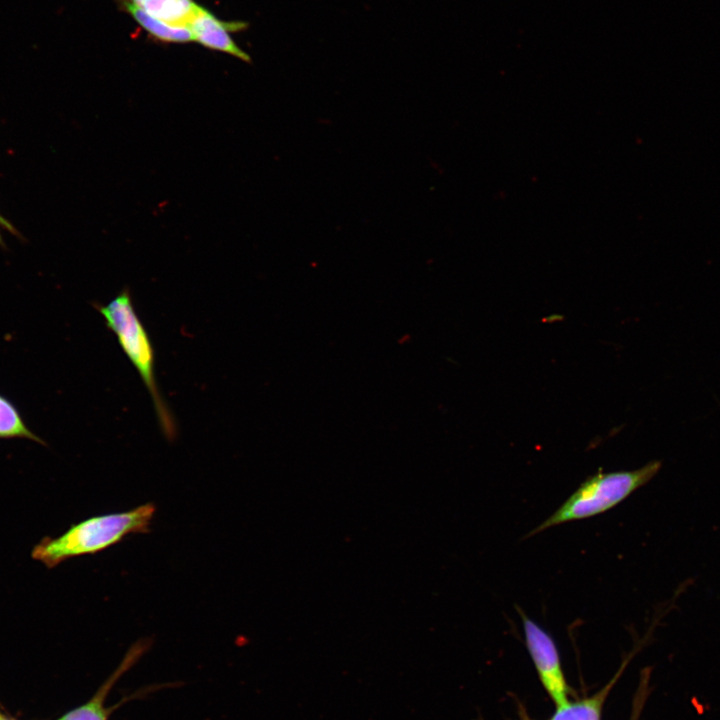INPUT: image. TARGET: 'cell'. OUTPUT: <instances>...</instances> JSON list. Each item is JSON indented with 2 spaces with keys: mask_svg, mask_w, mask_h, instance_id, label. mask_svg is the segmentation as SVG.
I'll return each instance as SVG.
<instances>
[{
  "mask_svg": "<svg viewBox=\"0 0 720 720\" xmlns=\"http://www.w3.org/2000/svg\"><path fill=\"white\" fill-rule=\"evenodd\" d=\"M614 682L615 679L592 697L557 706L551 720H600L603 703Z\"/></svg>",
  "mask_w": 720,
  "mask_h": 720,
  "instance_id": "cell-8",
  "label": "cell"
},
{
  "mask_svg": "<svg viewBox=\"0 0 720 720\" xmlns=\"http://www.w3.org/2000/svg\"><path fill=\"white\" fill-rule=\"evenodd\" d=\"M0 720H8L3 715L0 714Z\"/></svg>",
  "mask_w": 720,
  "mask_h": 720,
  "instance_id": "cell-12",
  "label": "cell"
},
{
  "mask_svg": "<svg viewBox=\"0 0 720 720\" xmlns=\"http://www.w3.org/2000/svg\"><path fill=\"white\" fill-rule=\"evenodd\" d=\"M95 308L103 317L106 327L115 334L121 349L149 392L163 434L173 439L176 423L157 387L153 344L134 309L130 291L123 289L105 305L96 304Z\"/></svg>",
  "mask_w": 720,
  "mask_h": 720,
  "instance_id": "cell-2",
  "label": "cell"
},
{
  "mask_svg": "<svg viewBox=\"0 0 720 720\" xmlns=\"http://www.w3.org/2000/svg\"><path fill=\"white\" fill-rule=\"evenodd\" d=\"M25 438L41 444L44 442L25 424L14 404L0 394V439Z\"/></svg>",
  "mask_w": 720,
  "mask_h": 720,
  "instance_id": "cell-9",
  "label": "cell"
},
{
  "mask_svg": "<svg viewBox=\"0 0 720 720\" xmlns=\"http://www.w3.org/2000/svg\"><path fill=\"white\" fill-rule=\"evenodd\" d=\"M522 619L525 642L539 678L557 706L566 704L567 684L557 646L549 633L517 608Z\"/></svg>",
  "mask_w": 720,
  "mask_h": 720,
  "instance_id": "cell-4",
  "label": "cell"
},
{
  "mask_svg": "<svg viewBox=\"0 0 720 720\" xmlns=\"http://www.w3.org/2000/svg\"><path fill=\"white\" fill-rule=\"evenodd\" d=\"M149 15L174 26H187L201 10L194 0H131Z\"/></svg>",
  "mask_w": 720,
  "mask_h": 720,
  "instance_id": "cell-6",
  "label": "cell"
},
{
  "mask_svg": "<svg viewBox=\"0 0 720 720\" xmlns=\"http://www.w3.org/2000/svg\"><path fill=\"white\" fill-rule=\"evenodd\" d=\"M59 720H106L102 704L96 698L64 715Z\"/></svg>",
  "mask_w": 720,
  "mask_h": 720,
  "instance_id": "cell-10",
  "label": "cell"
},
{
  "mask_svg": "<svg viewBox=\"0 0 720 720\" xmlns=\"http://www.w3.org/2000/svg\"><path fill=\"white\" fill-rule=\"evenodd\" d=\"M1 230H6V231H8L9 233H11V234L14 235V236L21 237L20 233H19L18 230L12 225V223H11L10 221H8L6 218H4V217L0 214V245H3V246H4L3 238H2V235H1Z\"/></svg>",
  "mask_w": 720,
  "mask_h": 720,
  "instance_id": "cell-11",
  "label": "cell"
},
{
  "mask_svg": "<svg viewBox=\"0 0 720 720\" xmlns=\"http://www.w3.org/2000/svg\"><path fill=\"white\" fill-rule=\"evenodd\" d=\"M154 514L155 506L147 503L125 512L85 519L56 538H44L33 548L32 558L53 568L69 558L98 553L128 535L147 532Z\"/></svg>",
  "mask_w": 720,
  "mask_h": 720,
  "instance_id": "cell-1",
  "label": "cell"
},
{
  "mask_svg": "<svg viewBox=\"0 0 720 720\" xmlns=\"http://www.w3.org/2000/svg\"><path fill=\"white\" fill-rule=\"evenodd\" d=\"M122 7L153 38L166 43H187L194 41L187 26H174L146 13L131 0H122Z\"/></svg>",
  "mask_w": 720,
  "mask_h": 720,
  "instance_id": "cell-7",
  "label": "cell"
},
{
  "mask_svg": "<svg viewBox=\"0 0 720 720\" xmlns=\"http://www.w3.org/2000/svg\"><path fill=\"white\" fill-rule=\"evenodd\" d=\"M247 26L243 22H226L217 18L209 10L202 7L189 23L188 27L194 41L202 46L230 54L238 59L249 62L250 56L244 52L230 36V32L239 31Z\"/></svg>",
  "mask_w": 720,
  "mask_h": 720,
  "instance_id": "cell-5",
  "label": "cell"
},
{
  "mask_svg": "<svg viewBox=\"0 0 720 720\" xmlns=\"http://www.w3.org/2000/svg\"><path fill=\"white\" fill-rule=\"evenodd\" d=\"M661 467L660 460H653L635 470L608 473L599 471L587 478L553 514L528 535H535L563 523L594 517L612 509L646 485Z\"/></svg>",
  "mask_w": 720,
  "mask_h": 720,
  "instance_id": "cell-3",
  "label": "cell"
}]
</instances>
